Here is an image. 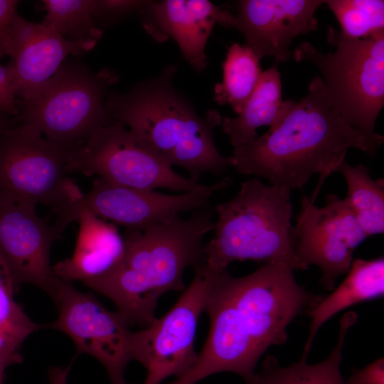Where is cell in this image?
<instances>
[{"mask_svg": "<svg viewBox=\"0 0 384 384\" xmlns=\"http://www.w3.org/2000/svg\"><path fill=\"white\" fill-rule=\"evenodd\" d=\"M384 142L351 125L331 105L321 77L311 79L306 95L296 102L275 128L235 147L233 167L240 174L267 180L271 185L302 188L320 174L315 192L336 171L349 149L373 156Z\"/></svg>", "mask_w": 384, "mask_h": 384, "instance_id": "obj_1", "label": "cell"}, {"mask_svg": "<svg viewBox=\"0 0 384 384\" xmlns=\"http://www.w3.org/2000/svg\"><path fill=\"white\" fill-rule=\"evenodd\" d=\"M214 212L208 207L188 219L176 215L142 230H126L119 261L83 284L110 299L131 326H149L159 299L184 290L185 270L204 264L203 239L214 228Z\"/></svg>", "mask_w": 384, "mask_h": 384, "instance_id": "obj_2", "label": "cell"}, {"mask_svg": "<svg viewBox=\"0 0 384 384\" xmlns=\"http://www.w3.org/2000/svg\"><path fill=\"white\" fill-rule=\"evenodd\" d=\"M176 72L166 65L159 76L134 84L128 92L107 94L105 105L114 121L141 138L171 166L185 169L198 182L205 173L220 175L233 167L214 142L222 117L209 110L204 117L172 85Z\"/></svg>", "mask_w": 384, "mask_h": 384, "instance_id": "obj_3", "label": "cell"}, {"mask_svg": "<svg viewBox=\"0 0 384 384\" xmlns=\"http://www.w3.org/2000/svg\"><path fill=\"white\" fill-rule=\"evenodd\" d=\"M294 270L283 263H266L240 277L227 270L217 272L211 298L230 331L258 362L272 345L284 344L287 329L299 315L309 313L324 296L306 291Z\"/></svg>", "mask_w": 384, "mask_h": 384, "instance_id": "obj_4", "label": "cell"}, {"mask_svg": "<svg viewBox=\"0 0 384 384\" xmlns=\"http://www.w3.org/2000/svg\"><path fill=\"white\" fill-rule=\"evenodd\" d=\"M290 192L259 178L242 182L236 196L214 209L218 218L204 245V264L215 271L245 260L305 270L294 252Z\"/></svg>", "mask_w": 384, "mask_h": 384, "instance_id": "obj_5", "label": "cell"}, {"mask_svg": "<svg viewBox=\"0 0 384 384\" xmlns=\"http://www.w3.org/2000/svg\"><path fill=\"white\" fill-rule=\"evenodd\" d=\"M119 80L109 68L93 72L80 62L65 60L28 99L17 98L18 121L37 128L53 142L82 144L114 122L105 99L109 87Z\"/></svg>", "mask_w": 384, "mask_h": 384, "instance_id": "obj_6", "label": "cell"}, {"mask_svg": "<svg viewBox=\"0 0 384 384\" xmlns=\"http://www.w3.org/2000/svg\"><path fill=\"white\" fill-rule=\"evenodd\" d=\"M326 38L334 52L324 53L303 42L294 50L295 60L319 69L331 105L351 125L378 135L375 124L384 105V31L352 39L329 27Z\"/></svg>", "mask_w": 384, "mask_h": 384, "instance_id": "obj_7", "label": "cell"}, {"mask_svg": "<svg viewBox=\"0 0 384 384\" xmlns=\"http://www.w3.org/2000/svg\"><path fill=\"white\" fill-rule=\"evenodd\" d=\"M79 145L57 143L18 122L0 138V190L54 213L83 194L68 176L70 153Z\"/></svg>", "mask_w": 384, "mask_h": 384, "instance_id": "obj_8", "label": "cell"}, {"mask_svg": "<svg viewBox=\"0 0 384 384\" xmlns=\"http://www.w3.org/2000/svg\"><path fill=\"white\" fill-rule=\"evenodd\" d=\"M66 171L96 175L107 182L140 190L164 188L183 193L203 186L176 172L146 142L117 121L76 147L68 157Z\"/></svg>", "mask_w": 384, "mask_h": 384, "instance_id": "obj_9", "label": "cell"}, {"mask_svg": "<svg viewBox=\"0 0 384 384\" xmlns=\"http://www.w3.org/2000/svg\"><path fill=\"white\" fill-rule=\"evenodd\" d=\"M190 285L161 317L134 332L133 358L146 370L142 384H161L166 378L185 375L198 354L194 341L199 317L205 311L215 271L203 264Z\"/></svg>", "mask_w": 384, "mask_h": 384, "instance_id": "obj_10", "label": "cell"}, {"mask_svg": "<svg viewBox=\"0 0 384 384\" xmlns=\"http://www.w3.org/2000/svg\"><path fill=\"white\" fill-rule=\"evenodd\" d=\"M58 317L46 329L63 332L73 342L78 354L97 359L106 369L111 384H128L127 366L133 358L134 331L119 311L107 309L91 292L77 289L58 278L49 295Z\"/></svg>", "mask_w": 384, "mask_h": 384, "instance_id": "obj_11", "label": "cell"}, {"mask_svg": "<svg viewBox=\"0 0 384 384\" xmlns=\"http://www.w3.org/2000/svg\"><path fill=\"white\" fill-rule=\"evenodd\" d=\"M230 181L226 177L197 190L166 194L122 186L97 177L87 193L55 214L53 226L61 234L82 212L87 211L127 230H142L183 213L210 207L211 197Z\"/></svg>", "mask_w": 384, "mask_h": 384, "instance_id": "obj_12", "label": "cell"}, {"mask_svg": "<svg viewBox=\"0 0 384 384\" xmlns=\"http://www.w3.org/2000/svg\"><path fill=\"white\" fill-rule=\"evenodd\" d=\"M316 196H304L292 234L294 252L304 269L316 265L321 271V284L335 289L338 278L347 274L356 247L368 237L345 198L334 194L326 205H314Z\"/></svg>", "mask_w": 384, "mask_h": 384, "instance_id": "obj_13", "label": "cell"}, {"mask_svg": "<svg viewBox=\"0 0 384 384\" xmlns=\"http://www.w3.org/2000/svg\"><path fill=\"white\" fill-rule=\"evenodd\" d=\"M36 206L0 190V251L18 287L35 285L48 295L57 280L50 253L59 237L37 213Z\"/></svg>", "mask_w": 384, "mask_h": 384, "instance_id": "obj_14", "label": "cell"}, {"mask_svg": "<svg viewBox=\"0 0 384 384\" xmlns=\"http://www.w3.org/2000/svg\"><path fill=\"white\" fill-rule=\"evenodd\" d=\"M322 4L324 0H241L232 28L243 33L260 60L270 55L284 62L292 55L294 39L317 29L314 14Z\"/></svg>", "mask_w": 384, "mask_h": 384, "instance_id": "obj_15", "label": "cell"}, {"mask_svg": "<svg viewBox=\"0 0 384 384\" xmlns=\"http://www.w3.org/2000/svg\"><path fill=\"white\" fill-rule=\"evenodd\" d=\"M97 41H70L43 24L16 13L12 20L8 55L16 97L28 99L50 78L70 55L93 49Z\"/></svg>", "mask_w": 384, "mask_h": 384, "instance_id": "obj_16", "label": "cell"}, {"mask_svg": "<svg viewBox=\"0 0 384 384\" xmlns=\"http://www.w3.org/2000/svg\"><path fill=\"white\" fill-rule=\"evenodd\" d=\"M146 31L157 41L173 38L197 72L207 66L206 46L215 23L232 28L233 14L208 0L149 1L139 12Z\"/></svg>", "mask_w": 384, "mask_h": 384, "instance_id": "obj_17", "label": "cell"}, {"mask_svg": "<svg viewBox=\"0 0 384 384\" xmlns=\"http://www.w3.org/2000/svg\"><path fill=\"white\" fill-rule=\"evenodd\" d=\"M79 230L72 256L52 266L53 274L64 281H85L100 277L121 259L124 238L117 228L90 212L78 217Z\"/></svg>", "mask_w": 384, "mask_h": 384, "instance_id": "obj_18", "label": "cell"}, {"mask_svg": "<svg viewBox=\"0 0 384 384\" xmlns=\"http://www.w3.org/2000/svg\"><path fill=\"white\" fill-rule=\"evenodd\" d=\"M297 101L282 98L281 75L276 66L262 71L253 92L236 117L222 119L223 132L235 147L244 146L257 137V129L277 127Z\"/></svg>", "mask_w": 384, "mask_h": 384, "instance_id": "obj_19", "label": "cell"}, {"mask_svg": "<svg viewBox=\"0 0 384 384\" xmlns=\"http://www.w3.org/2000/svg\"><path fill=\"white\" fill-rule=\"evenodd\" d=\"M346 277L309 313V332L302 357L307 358L313 340L333 316L353 305L380 298L384 293V259L353 260Z\"/></svg>", "mask_w": 384, "mask_h": 384, "instance_id": "obj_20", "label": "cell"}, {"mask_svg": "<svg viewBox=\"0 0 384 384\" xmlns=\"http://www.w3.org/2000/svg\"><path fill=\"white\" fill-rule=\"evenodd\" d=\"M357 319L355 311L346 313L341 317L337 343L323 361L308 364L306 358L302 357L299 361L282 367L274 356L270 355L247 384H343L340 372L342 348L347 332Z\"/></svg>", "mask_w": 384, "mask_h": 384, "instance_id": "obj_21", "label": "cell"}, {"mask_svg": "<svg viewBox=\"0 0 384 384\" xmlns=\"http://www.w3.org/2000/svg\"><path fill=\"white\" fill-rule=\"evenodd\" d=\"M345 178L347 194L344 198L359 225L368 237L384 232V181L374 180L368 169L351 166L346 160L336 171Z\"/></svg>", "mask_w": 384, "mask_h": 384, "instance_id": "obj_22", "label": "cell"}, {"mask_svg": "<svg viewBox=\"0 0 384 384\" xmlns=\"http://www.w3.org/2000/svg\"><path fill=\"white\" fill-rule=\"evenodd\" d=\"M260 60L247 45L233 43L223 63V81L215 85L214 100L220 105H230L240 114L262 75Z\"/></svg>", "mask_w": 384, "mask_h": 384, "instance_id": "obj_23", "label": "cell"}, {"mask_svg": "<svg viewBox=\"0 0 384 384\" xmlns=\"http://www.w3.org/2000/svg\"><path fill=\"white\" fill-rule=\"evenodd\" d=\"M43 24L70 41H98L103 33L92 16V0H43Z\"/></svg>", "mask_w": 384, "mask_h": 384, "instance_id": "obj_24", "label": "cell"}, {"mask_svg": "<svg viewBox=\"0 0 384 384\" xmlns=\"http://www.w3.org/2000/svg\"><path fill=\"white\" fill-rule=\"evenodd\" d=\"M334 14L340 32L352 39H365L384 31V1H324Z\"/></svg>", "mask_w": 384, "mask_h": 384, "instance_id": "obj_25", "label": "cell"}, {"mask_svg": "<svg viewBox=\"0 0 384 384\" xmlns=\"http://www.w3.org/2000/svg\"><path fill=\"white\" fill-rule=\"evenodd\" d=\"M18 289L12 271L0 251V333L19 346L31 335L46 329L45 324L32 321L16 302Z\"/></svg>", "mask_w": 384, "mask_h": 384, "instance_id": "obj_26", "label": "cell"}, {"mask_svg": "<svg viewBox=\"0 0 384 384\" xmlns=\"http://www.w3.org/2000/svg\"><path fill=\"white\" fill-rule=\"evenodd\" d=\"M149 1L92 0V16L102 28L122 20L128 15L140 12Z\"/></svg>", "mask_w": 384, "mask_h": 384, "instance_id": "obj_27", "label": "cell"}, {"mask_svg": "<svg viewBox=\"0 0 384 384\" xmlns=\"http://www.w3.org/2000/svg\"><path fill=\"white\" fill-rule=\"evenodd\" d=\"M4 55H6V52L0 46V60ZM0 112L12 117L19 115L12 69L9 63L6 65L0 63Z\"/></svg>", "mask_w": 384, "mask_h": 384, "instance_id": "obj_28", "label": "cell"}, {"mask_svg": "<svg viewBox=\"0 0 384 384\" xmlns=\"http://www.w3.org/2000/svg\"><path fill=\"white\" fill-rule=\"evenodd\" d=\"M343 384H384V359L379 358L362 369L353 370Z\"/></svg>", "mask_w": 384, "mask_h": 384, "instance_id": "obj_29", "label": "cell"}, {"mask_svg": "<svg viewBox=\"0 0 384 384\" xmlns=\"http://www.w3.org/2000/svg\"><path fill=\"white\" fill-rule=\"evenodd\" d=\"M19 1L16 0H0V46L8 55L10 44V31L12 20L17 13Z\"/></svg>", "mask_w": 384, "mask_h": 384, "instance_id": "obj_30", "label": "cell"}, {"mask_svg": "<svg viewBox=\"0 0 384 384\" xmlns=\"http://www.w3.org/2000/svg\"><path fill=\"white\" fill-rule=\"evenodd\" d=\"M70 365L66 367L53 366L48 370L49 384H68Z\"/></svg>", "mask_w": 384, "mask_h": 384, "instance_id": "obj_31", "label": "cell"}, {"mask_svg": "<svg viewBox=\"0 0 384 384\" xmlns=\"http://www.w3.org/2000/svg\"><path fill=\"white\" fill-rule=\"evenodd\" d=\"M21 346L0 333V353L9 355H21Z\"/></svg>", "mask_w": 384, "mask_h": 384, "instance_id": "obj_32", "label": "cell"}, {"mask_svg": "<svg viewBox=\"0 0 384 384\" xmlns=\"http://www.w3.org/2000/svg\"><path fill=\"white\" fill-rule=\"evenodd\" d=\"M21 355H9L0 353V378H4L6 369L11 365L19 363L22 361Z\"/></svg>", "mask_w": 384, "mask_h": 384, "instance_id": "obj_33", "label": "cell"}, {"mask_svg": "<svg viewBox=\"0 0 384 384\" xmlns=\"http://www.w3.org/2000/svg\"><path fill=\"white\" fill-rule=\"evenodd\" d=\"M18 122L17 117H12L0 112V138L6 131Z\"/></svg>", "mask_w": 384, "mask_h": 384, "instance_id": "obj_34", "label": "cell"}, {"mask_svg": "<svg viewBox=\"0 0 384 384\" xmlns=\"http://www.w3.org/2000/svg\"><path fill=\"white\" fill-rule=\"evenodd\" d=\"M3 380H4V378H0V384H3Z\"/></svg>", "mask_w": 384, "mask_h": 384, "instance_id": "obj_35", "label": "cell"}]
</instances>
